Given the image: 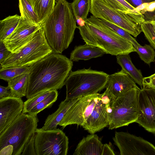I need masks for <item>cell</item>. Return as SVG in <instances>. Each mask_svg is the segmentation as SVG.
<instances>
[{
    "label": "cell",
    "instance_id": "6da1fadb",
    "mask_svg": "<svg viewBox=\"0 0 155 155\" xmlns=\"http://www.w3.org/2000/svg\"><path fill=\"white\" fill-rule=\"evenodd\" d=\"M73 66V61L70 58L53 52L31 65L26 98L62 88Z\"/></svg>",
    "mask_w": 155,
    "mask_h": 155
},
{
    "label": "cell",
    "instance_id": "7a4b0ae2",
    "mask_svg": "<svg viewBox=\"0 0 155 155\" xmlns=\"http://www.w3.org/2000/svg\"><path fill=\"white\" fill-rule=\"evenodd\" d=\"M41 25L52 52L61 54L72 42L77 28L70 3L57 0L53 11Z\"/></svg>",
    "mask_w": 155,
    "mask_h": 155
},
{
    "label": "cell",
    "instance_id": "3957f363",
    "mask_svg": "<svg viewBox=\"0 0 155 155\" xmlns=\"http://www.w3.org/2000/svg\"><path fill=\"white\" fill-rule=\"evenodd\" d=\"M85 25L77 26L86 44L97 47L112 55L129 54L136 50L133 44L104 24L93 15L85 20Z\"/></svg>",
    "mask_w": 155,
    "mask_h": 155
},
{
    "label": "cell",
    "instance_id": "277c9868",
    "mask_svg": "<svg viewBox=\"0 0 155 155\" xmlns=\"http://www.w3.org/2000/svg\"><path fill=\"white\" fill-rule=\"evenodd\" d=\"M22 113L0 134V154L20 155L37 128V115Z\"/></svg>",
    "mask_w": 155,
    "mask_h": 155
},
{
    "label": "cell",
    "instance_id": "5b68a950",
    "mask_svg": "<svg viewBox=\"0 0 155 155\" xmlns=\"http://www.w3.org/2000/svg\"><path fill=\"white\" fill-rule=\"evenodd\" d=\"M109 75L103 71L90 68L71 71L64 82L66 98L98 93L105 88Z\"/></svg>",
    "mask_w": 155,
    "mask_h": 155
},
{
    "label": "cell",
    "instance_id": "8992f818",
    "mask_svg": "<svg viewBox=\"0 0 155 155\" xmlns=\"http://www.w3.org/2000/svg\"><path fill=\"white\" fill-rule=\"evenodd\" d=\"M52 52L41 27L19 53H11L0 63V69L12 67L29 66Z\"/></svg>",
    "mask_w": 155,
    "mask_h": 155
},
{
    "label": "cell",
    "instance_id": "52a82bcc",
    "mask_svg": "<svg viewBox=\"0 0 155 155\" xmlns=\"http://www.w3.org/2000/svg\"><path fill=\"white\" fill-rule=\"evenodd\" d=\"M138 87L130 89L114 99L111 103L109 129L128 126L136 122L138 117Z\"/></svg>",
    "mask_w": 155,
    "mask_h": 155
},
{
    "label": "cell",
    "instance_id": "ba28073f",
    "mask_svg": "<svg viewBox=\"0 0 155 155\" xmlns=\"http://www.w3.org/2000/svg\"><path fill=\"white\" fill-rule=\"evenodd\" d=\"M34 142L36 155L67 154L68 138L60 129L45 130L37 128Z\"/></svg>",
    "mask_w": 155,
    "mask_h": 155
},
{
    "label": "cell",
    "instance_id": "9c48e42d",
    "mask_svg": "<svg viewBox=\"0 0 155 155\" xmlns=\"http://www.w3.org/2000/svg\"><path fill=\"white\" fill-rule=\"evenodd\" d=\"M90 12L96 18L116 24L135 37L142 31L140 25L127 14L111 7L105 0H91Z\"/></svg>",
    "mask_w": 155,
    "mask_h": 155
},
{
    "label": "cell",
    "instance_id": "30bf717a",
    "mask_svg": "<svg viewBox=\"0 0 155 155\" xmlns=\"http://www.w3.org/2000/svg\"><path fill=\"white\" fill-rule=\"evenodd\" d=\"M101 94L96 93L81 97L68 110L58 125L63 128L71 124L82 127L91 115Z\"/></svg>",
    "mask_w": 155,
    "mask_h": 155
},
{
    "label": "cell",
    "instance_id": "8fae6325",
    "mask_svg": "<svg viewBox=\"0 0 155 155\" xmlns=\"http://www.w3.org/2000/svg\"><path fill=\"white\" fill-rule=\"evenodd\" d=\"M113 140L121 155H155V146L141 137L116 131Z\"/></svg>",
    "mask_w": 155,
    "mask_h": 155
},
{
    "label": "cell",
    "instance_id": "7c38bea8",
    "mask_svg": "<svg viewBox=\"0 0 155 155\" xmlns=\"http://www.w3.org/2000/svg\"><path fill=\"white\" fill-rule=\"evenodd\" d=\"M138 117L136 122L155 134V89L142 87L137 97Z\"/></svg>",
    "mask_w": 155,
    "mask_h": 155
},
{
    "label": "cell",
    "instance_id": "4fadbf2b",
    "mask_svg": "<svg viewBox=\"0 0 155 155\" xmlns=\"http://www.w3.org/2000/svg\"><path fill=\"white\" fill-rule=\"evenodd\" d=\"M112 98L107 89L101 94L91 115L82 126L85 130L91 134H94L109 126Z\"/></svg>",
    "mask_w": 155,
    "mask_h": 155
},
{
    "label": "cell",
    "instance_id": "5bb4252c",
    "mask_svg": "<svg viewBox=\"0 0 155 155\" xmlns=\"http://www.w3.org/2000/svg\"><path fill=\"white\" fill-rule=\"evenodd\" d=\"M42 27L41 24L30 23L21 17L13 32L2 42L13 53H18L32 39L35 33Z\"/></svg>",
    "mask_w": 155,
    "mask_h": 155
},
{
    "label": "cell",
    "instance_id": "9a60e30c",
    "mask_svg": "<svg viewBox=\"0 0 155 155\" xmlns=\"http://www.w3.org/2000/svg\"><path fill=\"white\" fill-rule=\"evenodd\" d=\"M23 107L20 98L10 96L0 99V134L22 113Z\"/></svg>",
    "mask_w": 155,
    "mask_h": 155
},
{
    "label": "cell",
    "instance_id": "2e32d148",
    "mask_svg": "<svg viewBox=\"0 0 155 155\" xmlns=\"http://www.w3.org/2000/svg\"><path fill=\"white\" fill-rule=\"evenodd\" d=\"M136 82L129 75L121 69L109 75L105 88L114 99L130 89L137 88Z\"/></svg>",
    "mask_w": 155,
    "mask_h": 155
},
{
    "label": "cell",
    "instance_id": "e0dca14e",
    "mask_svg": "<svg viewBox=\"0 0 155 155\" xmlns=\"http://www.w3.org/2000/svg\"><path fill=\"white\" fill-rule=\"evenodd\" d=\"M104 144L98 136L91 134L79 143L73 155H102Z\"/></svg>",
    "mask_w": 155,
    "mask_h": 155
},
{
    "label": "cell",
    "instance_id": "ac0fdd59",
    "mask_svg": "<svg viewBox=\"0 0 155 155\" xmlns=\"http://www.w3.org/2000/svg\"><path fill=\"white\" fill-rule=\"evenodd\" d=\"M80 97L72 99L65 98V100L62 101L57 110L48 116L41 128L45 130L57 129L58 125L68 110Z\"/></svg>",
    "mask_w": 155,
    "mask_h": 155
},
{
    "label": "cell",
    "instance_id": "d6986e66",
    "mask_svg": "<svg viewBox=\"0 0 155 155\" xmlns=\"http://www.w3.org/2000/svg\"><path fill=\"white\" fill-rule=\"evenodd\" d=\"M105 54L101 49L85 44L75 46L70 54V59L73 61H85L101 57Z\"/></svg>",
    "mask_w": 155,
    "mask_h": 155
},
{
    "label": "cell",
    "instance_id": "ffe728a7",
    "mask_svg": "<svg viewBox=\"0 0 155 155\" xmlns=\"http://www.w3.org/2000/svg\"><path fill=\"white\" fill-rule=\"evenodd\" d=\"M116 58L117 62L122 69L142 88L143 77L140 70L137 68L132 63L129 54L117 55Z\"/></svg>",
    "mask_w": 155,
    "mask_h": 155
},
{
    "label": "cell",
    "instance_id": "44dd1931",
    "mask_svg": "<svg viewBox=\"0 0 155 155\" xmlns=\"http://www.w3.org/2000/svg\"><path fill=\"white\" fill-rule=\"evenodd\" d=\"M41 24L53 11L57 0H28Z\"/></svg>",
    "mask_w": 155,
    "mask_h": 155
},
{
    "label": "cell",
    "instance_id": "7402d4cb",
    "mask_svg": "<svg viewBox=\"0 0 155 155\" xmlns=\"http://www.w3.org/2000/svg\"><path fill=\"white\" fill-rule=\"evenodd\" d=\"M28 81V73L21 74L8 81L11 96L20 98L26 96Z\"/></svg>",
    "mask_w": 155,
    "mask_h": 155
},
{
    "label": "cell",
    "instance_id": "603a6c76",
    "mask_svg": "<svg viewBox=\"0 0 155 155\" xmlns=\"http://www.w3.org/2000/svg\"><path fill=\"white\" fill-rule=\"evenodd\" d=\"M21 16L18 14L9 15L0 21V41L10 35L17 26Z\"/></svg>",
    "mask_w": 155,
    "mask_h": 155
},
{
    "label": "cell",
    "instance_id": "cb8c5ba5",
    "mask_svg": "<svg viewBox=\"0 0 155 155\" xmlns=\"http://www.w3.org/2000/svg\"><path fill=\"white\" fill-rule=\"evenodd\" d=\"M21 17L33 24H41L32 6L28 0H18Z\"/></svg>",
    "mask_w": 155,
    "mask_h": 155
},
{
    "label": "cell",
    "instance_id": "d4e9b609",
    "mask_svg": "<svg viewBox=\"0 0 155 155\" xmlns=\"http://www.w3.org/2000/svg\"><path fill=\"white\" fill-rule=\"evenodd\" d=\"M75 17L79 16L85 20L91 7V0H73L70 3Z\"/></svg>",
    "mask_w": 155,
    "mask_h": 155
},
{
    "label": "cell",
    "instance_id": "484cf974",
    "mask_svg": "<svg viewBox=\"0 0 155 155\" xmlns=\"http://www.w3.org/2000/svg\"><path fill=\"white\" fill-rule=\"evenodd\" d=\"M29 67H12L0 69V79L8 81L21 74L28 73Z\"/></svg>",
    "mask_w": 155,
    "mask_h": 155
},
{
    "label": "cell",
    "instance_id": "4316f807",
    "mask_svg": "<svg viewBox=\"0 0 155 155\" xmlns=\"http://www.w3.org/2000/svg\"><path fill=\"white\" fill-rule=\"evenodd\" d=\"M58 95L57 90L51 91V93L44 100L33 107L28 113L36 115L46 108L51 107L57 100Z\"/></svg>",
    "mask_w": 155,
    "mask_h": 155
},
{
    "label": "cell",
    "instance_id": "83f0119b",
    "mask_svg": "<svg viewBox=\"0 0 155 155\" xmlns=\"http://www.w3.org/2000/svg\"><path fill=\"white\" fill-rule=\"evenodd\" d=\"M135 49L141 59L147 64L150 65L151 62L155 61V51L150 45H140Z\"/></svg>",
    "mask_w": 155,
    "mask_h": 155
},
{
    "label": "cell",
    "instance_id": "f1b7e54d",
    "mask_svg": "<svg viewBox=\"0 0 155 155\" xmlns=\"http://www.w3.org/2000/svg\"><path fill=\"white\" fill-rule=\"evenodd\" d=\"M99 19L100 21L105 25L131 42L135 48L140 45L136 39L132 37L130 33L119 26L108 21Z\"/></svg>",
    "mask_w": 155,
    "mask_h": 155
},
{
    "label": "cell",
    "instance_id": "f546056e",
    "mask_svg": "<svg viewBox=\"0 0 155 155\" xmlns=\"http://www.w3.org/2000/svg\"><path fill=\"white\" fill-rule=\"evenodd\" d=\"M51 90L38 94L28 99L24 103L22 113H28L31 109L44 100L51 93Z\"/></svg>",
    "mask_w": 155,
    "mask_h": 155
},
{
    "label": "cell",
    "instance_id": "4dcf8cb0",
    "mask_svg": "<svg viewBox=\"0 0 155 155\" xmlns=\"http://www.w3.org/2000/svg\"><path fill=\"white\" fill-rule=\"evenodd\" d=\"M142 31L150 45L155 49V31L152 25L145 21L140 25Z\"/></svg>",
    "mask_w": 155,
    "mask_h": 155
},
{
    "label": "cell",
    "instance_id": "1f68e13d",
    "mask_svg": "<svg viewBox=\"0 0 155 155\" xmlns=\"http://www.w3.org/2000/svg\"><path fill=\"white\" fill-rule=\"evenodd\" d=\"M35 132L24 147L21 155H36L35 147Z\"/></svg>",
    "mask_w": 155,
    "mask_h": 155
},
{
    "label": "cell",
    "instance_id": "d6a6232c",
    "mask_svg": "<svg viewBox=\"0 0 155 155\" xmlns=\"http://www.w3.org/2000/svg\"><path fill=\"white\" fill-rule=\"evenodd\" d=\"M143 87L155 89V73L144 77L142 82Z\"/></svg>",
    "mask_w": 155,
    "mask_h": 155
},
{
    "label": "cell",
    "instance_id": "836d02e7",
    "mask_svg": "<svg viewBox=\"0 0 155 155\" xmlns=\"http://www.w3.org/2000/svg\"><path fill=\"white\" fill-rule=\"evenodd\" d=\"M11 53L3 43L0 41V63L6 58Z\"/></svg>",
    "mask_w": 155,
    "mask_h": 155
},
{
    "label": "cell",
    "instance_id": "e575fe53",
    "mask_svg": "<svg viewBox=\"0 0 155 155\" xmlns=\"http://www.w3.org/2000/svg\"><path fill=\"white\" fill-rule=\"evenodd\" d=\"M11 96V89L8 86L4 87L0 86V99Z\"/></svg>",
    "mask_w": 155,
    "mask_h": 155
},
{
    "label": "cell",
    "instance_id": "d590c367",
    "mask_svg": "<svg viewBox=\"0 0 155 155\" xmlns=\"http://www.w3.org/2000/svg\"><path fill=\"white\" fill-rule=\"evenodd\" d=\"M114 152L110 145L105 143L104 144L102 155H115Z\"/></svg>",
    "mask_w": 155,
    "mask_h": 155
},
{
    "label": "cell",
    "instance_id": "8d00e7d4",
    "mask_svg": "<svg viewBox=\"0 0 155 155\" xmlns=\"http://www.w3.org/2000/svg\"><path fill=\"white\" fill-rule=\"evenodd\" d=\"M155 11V1L151 2L149 4L140 12L143 15L146 12H153Z\"/></svg>",
    "mask_w": 155,
    "mask_h": 155
},
{
    "label": "cell",
    "instance_id": "74e56055",
    "mask_svg": "<svg viewBox=\"0 0 155 155\" xmlns=\"http://www.w3.org/2000/svg\"><path fill=\"white\" fill-rule=\"evenodd\" d=\"M134 7L137 6L145 2H150L149 0H125Z\"/></svg>",
    "mask_w": 155,
    "mask_h": 155
},
{
    "label": "cell",
    "instance_id": "f35d334b",
    "mask_svg": "<svg viewBox=\"0 0 155 155\" xmlns=\"http://www.w3.org/2000/svg\"><path fill=\"white\" fill-rule=\"evenodd\" d=\"M150 2L143 3L136 7L135 9L137 11L140 12V11L144 9L149 4Z\"/></svg>",
    "mask_w": 155,
    "mask_h": 155
},
{
    "label": "cell",
    "instance_id": "ab89813d",
    "mask_svg": "<svg viewBox=\"0 0 155 155\" xmlns=\"http://www.w3.org/2000/svg\"><path fill=\"white\" fill-rule=\"evenodd\" d=\"M75 18L76 23L79 26H83L85 25V20H84L81 18L79 16H77Z\"/></svg>",
    "mask_w": 155,
    "mask_h": 155
},
{
    "label": "cell",
    "instance_id": "60d3db41",
    "mask_svg": "<svg viewBox=\"0 0 155 155\" xmlns=\"http://www.w3.org/2000/svg\"><path fill=\"white\" fill-rule=\"evenodd\" d=\"M147 21L150 23L152 25L155 31V20H152Z\"/></svg>",
    "mask_w": 155,
    "mask_h": 155
},
{
    "label": "cell",
    "instance_id": "b9f144b4",
    "mask_svg": "<svg viewBox=\"0 0 155 155\" xmlns=\"http://www.w3.org/2000/svg\"><path fill=\"white\" fill-rule=\"evenodd\" d=\"M149 1L150 2H151L155 1V0H149Z\"/></svg>",
    "mask_w": 155,
    "mask_h": 155
},
{
    "label": "cell",
    "instance_id": "7bdbcfd3",
    "mask_svg": "<svg viewBox=\"0 0 155 155\" xmlns=\"http://www.w3.org/2000/svg\"><path fill=\"white\" fill-rule=\"evenodd\" d=\"M153 20H155V15L154 16L153 18Z\"/></svg>",
    "mask_w": 155,
    "mask_h": 155
}]
</instances>
